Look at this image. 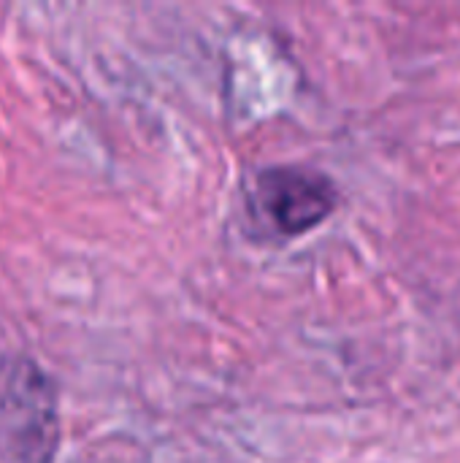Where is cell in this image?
I'll return each mask as SVG.
<instances>
[{"mask_svg": "<svg viewBox=\"0 0 460 463\" xmlns=\"http://www.w3.org/2000/svg\"><path fill=\"white\" fill-rule=\"evenodd\" d=\"M57 442V393L46 372L24 355L0 361V450L14 463H52Z\"/></svg>", "mask_w": 460, "mask_h": 463, "instance_id": "6da1fadb", "label": "cell"}, {"mask_svg": "<svg viewBox=\"0 0 460 463\" xmlns=\"http://www.w3.org/2000/svg\"><path fill=\"white\" fill-rule=\"evenodd\" d=\"M258 201L279 233L301 236L331 217L336 209V187L317 171L268 168L258 176Z\"/></svg>", "mask_w": 460, "mask_h": 463, "instance_id": "7a4b0ae2", "label": "cell"}]
</instances>
